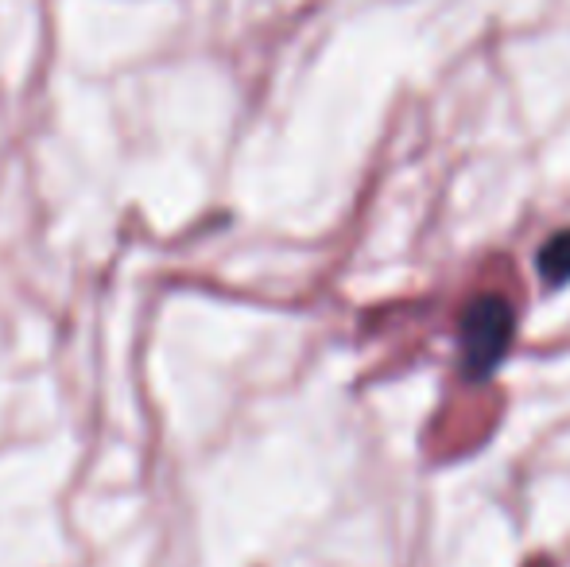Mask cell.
<instances>
[{
  "label": "cell",
  "mask_w": 570,
  "mask_h": 567,
  "mask_svg": "<svg viewBox=\"0 0 570 567\" xmlns=\"http://www.w3.org/2000/svg\"><path fill=\"white\" fill-rule=\"evenodd\" d=\"M462 334H465V370H470V378H485L504 358V350H509L512 311L497 295L473 300L470 311H465Z\"/></svg>",
  "instance_id": "cell-1"
},
{
  "label": "cell",
  "mask_w": 570,
  "mask_h": 567,
  "mask_svg": "<svg viewBox=\"0 0 570 567\" xmlns=\"http://www.w3.org/2000/svg\"><path fill=\"white\" fill-rule=\"evenodd\" d=\"M540 276H543V284H567L570 281V229L556 234L540 250Z\"/></svg>",
  "instance_id": "cell-2"
}]
</instances>
